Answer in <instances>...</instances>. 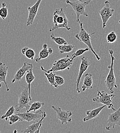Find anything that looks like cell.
<instances>
[{"label":"cell","mask_w":120,"mask_h":133,"mask_svg":"<svg viewBox=\"0 0 120 133\" xmlns=\"http://www.w3.org/2000/svg\"><path fill=\"white\" fill-rule=\"evenodd\" d=\"M53 23L54 24L53 27L49 29L50 32L59 28H66L68 31L72 30V28L69 26L68 19L62 8L56 9L54 11L53 16Z\"/></svg>","instance_id":"1"},{"label":"cell","mask_w":120,"mask_h":133,"mask_svg":"<svg viewBox=\"0 0 120 133\" xmlns=\"http://www.w3.org/2000/svg\"><path fill=\"white\" fill-rule=\"evenodd\" d=\"M109 53L111 57V64L108 66L109 69V73L104 81V83L107 89L111 93H114V89L118 88V85L116 83V78L114 73V61H115V57L114 56V50H109Z\"/></svg>","instance_id":"2"},{"label":"cell","mask_w":120,"mask_h":133,"mask_svg":"<svg viewBox=\"0 0 120 133\" xmlns=\"http://www.w3.org/2000/svg\"><path fill=\"white\" fill-rule=\"evenodd\" d=\"M79 24H80V31L79 33L75 35V38L78 41L81 42H82L88 47H89L90 48V50L91 51V52L93 53L94 55L96 56L97 59L98 61H100L101 57H100V56L98 55V54L94 49L91 43V35L95 34V32H93L92 33H89L87 32V31H86L85 29L83 28V23L80 22Z\"/></svg>","instance_id":"3"},{"label":"cell","mask_w":120,"mask_h":133,"mask_svg":"<svg viewBox=\"0 0 120 133\" xmlns=\"http://www.w3.org/2000/svg\"><path fill=\"white\" fill-rule=\"evenodd\" d=\"M93 0H88L87 1L81 2V1H76V2H72L69 0H66V3L69 5L73 8V10L74 11L76 15V20L77 22L79 23L80 18L79 17L81 16H83L86 17H88V15L86 12V6L89 4Z\"/></svg>","instance_id":"4"},{"label":"cell","mask_w":120,"mask_h":133,"mask_svg":"<svg viewBox=\"0 0 120 133\" xmlns=\"http://www.w3.org/2000/svg\"><path fill=\"white\" fill-rule=\"evenodd\" d=\"M116 95L112 93L109 94L105 91H98L97 96L93 98V101L98 103H102L104 105H106L108 109H112L114 111H115L116 110L112 104V99Z\"/></svg>","instance_id":"5"},{"label":"cell","mask_w":120,"mask_h":133,"mask_svg":"<svg viewBox=\"0 0 120 133\" xmlns=\"http://www.w3.org/2000/svg\"><path fill=\"white\" fill-rule=\"evenodd\" d=\"M74 60L72 59L69 55L66 57L56 59L52 66L51 68L48 70V72H58L61 71H64L65 70H69L70 68L73 64Z\"/></svg>","instance_id":"6"},{"label":"cell","mask_w":120,"mask_h":133,"mask_svg":"<svg viewBox=\"0 0 120 133\" xmlns=\"http://www.w3.org/2000/svg\"><path fill=\"white\" fill-rule=\"evenodd\" d=\"M31 100L30 99L29 96V89L28 85H27L25 87L19 96L17 111H19L25 108L26 111H27L31 105Z\"/></svg>","instance_id":"7"},{"label":"cell","mask_w":120,"mask_h":133,"mask_svg":"<svg viewBox=\"0 0 120 133\" xmlns=\"http://www.w3.org/2000/svg\"><path fill=\"white\" fill-rule=\"evenodd\" d=\"M51 108L55 111L56 118L61 121L62 125L67 124L72 122L73 113L70 111L64 110L59 107H57L54 105H52Z\"/></svg>","instance_id":"8"},{"label":"cell","mask_w":120,"mask_h":133,"mask_svg":"<svg viewBox=\"0 0 120 133\" xmlns=\"http://www.w3.org/2000/svg\"><path fill=\"white\" fill-rule=\"evenodd\" d=\"M115 9L110 6V3L106 0L105 2V6L99 11V13L102 21L103 28L106 26V24L109 18L113 16Z\"/></svg>","instance_id":"9"},{"label":"cell","mask_w":120,"mask_h":133,"mask_svg":"<svg viewBox=\"0 0 120 133\" xmlns=\"http://www.w3.org/2000/svg\"><path fill=\"white\" fill-rule=\"evenodd\" d=\"M116 125L120 127V107L114 113L108 114L107 124L106 126V129L107 131H110L114 129Z\"/></svg>","instance_id":"10"},{"label":"cell","mask_w":120,"mask_h":133,"mask_svg":"<svg viewBox=\"0 0 120 133\" xmlns=\"http://www.w3.org/2000/svg\"><path fill=\"white\" fill-rule=\"evenodd\" d=\"M90 61L88 59V58L86 56H83L81 58V64L79 67V71L78 73V75L77 78V80L76 81V91L78 93H80V91L79 90V84L81 81V79L83 74L87 70L88 68L90 66Z\"/></svg>","instance_id":"11"},{"label":"cell","mask_w":120,"mask_h":133,"mask_svg":"<svg viewBox=\"0 0 120 133\" xmlns=\"http://www.w3.org/2000/svg\"><path fill=\"white\" fill-rule=\"evenodd\" d=\"M43 112L42 110H38L36 112H26L25 113H16L21 118L22 121H26L27 122L34 121L40 119L43 116Z\"/></svg>","instance_id":"12"},{"label":"cell","mask_w":120,"mask_h":133,"mask_svg":"<svg viewBox=\"0 0 120 133\" xmlns=\"http://www.w3.org/2000/svg\"><path fill=\"white\" fill-rule=\"evenodd\" d=\"M41 1L42 0H37L35 4L33 6L28 7L29 14L26 23L27 26H29L33 23L35 18L37 14V12Z\"/></svg>","instance_id":"13"},{"label":"cell","mask_w":120,"mask_h":133,"mask_svg":"<svg viewBox=\"0 0 120 133\" xmlns=\"http://www.w3.org/2000/svg\"><path fill=\"white\" fill-rule=\"evenodd\" d=\"M33 66L32 64L26 62H25L22 66L17 70L11 81V83H15V82L20 81L26 72H27V71H29L30 69L33 68Z\"/></svg>","instance_id":"14"},{"label":"cell","mask_w":120,"mask_h":133,"mask_svg":"<svg viewBox=\"0 0 120 133\" xmlns=\"http://www.w3.org/2000/svg\"><path fill=\"white\" fill-rule=\"evenodd\" d=\"M47 116L46 112L44 111L43 116L39 119L38 121L35 122L32 124L28 126L25 130L23 131L22 132L25 133H39L40 132V129L43 125V121Z\"/></svg>","instance_id":"15"},{"label":"cell","mask_w":120,"mask_h":133,"mask_svg":"<svg viewBox=\"0 0 120 133\" xmlns=\"http://www.w3.org/2000/svg\"><path fill=\"white\" fill-rule=\"evenodd\" d=\"M106 107V105H103L102 106L99 107L97 108L87 111L86 112V116L83 119V121L84 122H86L97 117L99 115L100 113L102 111L103 109H104Z\"/></svg>","instance_id":"16"},{"label":"cell","mask_w":120,"mask_h":133,"mask_svg":"<svg viewBox=\"0 0 120 133\" xmlns=\"http://www.w3.org/2000/svg\"><path fill=\"white\" fill-rule=\"evenodd\" d=\"M8 66H6L4 63L0 62V88H2V83L5 84L7 91H9L10 89L6 82V77L8 73Z\"/></svg>","instance_id":"17"},{"label":"cell","mask_w":120,"mask_h":133,"mask_svg":"<svg viewBox=\"0 0 120 133\" xmlns=\"http://www.w3.org/2000/svg\"><path fill=\"white\" fill-rule=\"evenodd\" d=\"M53 49L52 48H49L48 44L47 43H44L43 45V49L39 52L38 57L35 59V62L38 63L41 60L47 58L50 54L53 53Z\"/></svg>","instance_id":"18"},{"label":"cell","mask_w":120,"mask_h":133,"mask_svg":"<svg viewBox=\"0 0 120 133\" xmlns=\"http://www.w3.org/2000/svg\"><path fill=\"white\" fill-rule=\"evenodd\" d=\"M93 76L90 73H86L85 74L84 78L83 80V84L82 85V91L84 92L86 90L93 88Z\"/></svg>","instance_id":"19"},{"label":"cell","mask_w":120,"mask_h":133,"mask_svg":"<svg viewBox=\"0 0 120 133\" xmlns=\"http://www.w3.org/2000/svg\"><path fill=\"white\" fill-rule=\"evenodd\" d=\"M41 70L44 72L45 75L46 76L47 78V81L48 83H49L51 86L54 87L55 88L57 89L58 88L59 86L55 82V74L54 73V72H48L43 66H40Z\"/></svg>","instance_id":"20"},{"label":"cell","mask_w":120,"mask_h":133,"mask_svg":"<svg viewBox=\"0 0 120 133\" xmlns=\"http://www.w3.org/2000/svg\"><path fill=\"white\" fill-rule=\"evenodd\" d=\"M35 78V77L33 72V68H32L29 71H27V73L26 74V81L28 85L29 96L30 99L31 100H32V97L31 95V83L34 81Z\"/></svg>","instance_id":"21"},{"label":"cell","mask_w":120,"mask_h":133,"mask_svg":"<svg viewBox=\"0 0 120 133\" xmlns=\"http://www.w3.org/2000/svg\"><path fill=\"white\" fill-rule=\"evenodd\" d=\"M22 53L29 59L33 61L34 59L35 52L34 50L31 48L25 47L22 49Z\"/></svg>","instance_id":"22"},{"label":"cell","mask_w":120,"mask_h":133,"mask_svg":"<svg viewBox=\"0 0 120 133\" xmlns=\"http://www.w3.org/2000/svg\"><path fill=\"white\" fill-rule=\"evenodd\" d=\"M59 52L61 54L65 53H69L74 49V46L72 44H63L59 45L58 47Z\"/></svg>","instance_id":"23"},{"label":"cell","mask_w":120,"mask_h":133,"mask_svg":"<svg viewBox=\"0 0 120 133\" xmlns=\"http://www.w3.org/2000/svg\"><path fill=\"white\" fill-rule=\"evenodd\" d=\"M44 105H45L44 102H42L40 101H35L33 103L31 104V105L29 110L26 112H31V111L36 112L39 110Z\"/></svg>","instance_id":"24"},{"label":"cell","mask_w":120,"mask_h":133,"mask_svg":"<svg viewBox=\"0 0 120 133\" xmlns=\"http://www.w3.org/2000/svg\"><path fill=\"white\" fill-rule=\"evenodd\" d=\"M8 14V9L6 7V3L3 2L2 4V7L0 8V17L3 20H5Z\"/></svg>","instance_id":"25"},{"label":"cell","mask_w":120,"mask_h":133,"mask_svg":"<svg viewBox=\"0 0 120 133\" xmlns=\"http://www.w3.org/2000/svg\"><path fill=\"white\" fill-rule=\"evenodd\" d=\"M50 37L52 38V39L57 45H62L63 44H67V42L66 40L61 37L59 36H56L54 34H52L50 35Z\"/></svg>","instance_id":"26"},{"label":"cell","mask_w":120,"mask_h":133,"mask_svg":"<svg viewBox=\"0 0 120 133\" xmlns=\"http://www.w3.org/2000/svg\"><path fill=\"white\" fill-rule=\"evenodd\" d=\"M89 50H90V48L88 47L85 48H81V49H78L72 55V56H70V58L72 59L74 61V59L76 58H77V57L80 56L81 55H83L84 53H86L87 51H88Z\"/></svg>","instance_id":"27"},{"label":"cell","mask_w":120,"mask_h":133,"mask_svg":"<svg viewBox=\"0 0 120 133\" xmlns=\"http://www.w3.org/2000/svg\"><path fill=\"white\" fill-rule=\"evenodd\" d=\"M16 111V109L14 106H11L10 107L8 110L7 111V112L5 113V114L2 115L1 117V118L2 119H5V121H8V119L9 117L11 116L12 115L14 114L15 113Z\"/></svg>","instance_id":"28"},{"label":"cell","mask_w":120,"mask_h":133,"mask_svg":"<svg viewBox=\"0 0 120 133\" xmlns=\"http://www.w3.org/2000/svg\"><path fill=\"white\" fill-rule=\"evenodd\" d=\"M117 39V35L114 31H112L109 33L106 36V40L107 43L112 44L114 43Z\"/></svg>","instance_id":"29"},{"label":"cell","mask_w":120,"mask_h":133,"mask_svg":"<svg viewBox=\"0 0 120 133\" xmlns=\"http://www.w3.org/2000/svg\"><path fill=\"white\" fill-rule=\"evenodd\" d=\"M18 121H23L21 118L17 114H13L9 117V124L10 125H13Z\"/></svg>","instance_id":"30"},{"label":"cell","mask_w":120,"mask_h":133,"mask_svg":"<svg viewBox=\"0 0 120 133\" xmlns=\"http://www.w3.org/2000/svg\"><path fill=\"white\" fill-rule=\"evenodd\" d=\"M55 79L56 83H57V84L59 87L60 86V85H63L65 83V79H64V78L62 76H61L60 75H56L55 74Z\"/></svg>","instance_id":"31"},{"label":"cell","mask_w":120,"mask_h":133,"mask_svg":"<svg viewBox=\"0 0 120 133\" xmlns=\"http://www.w3.org/2000/svg\"><path fill=\"white\" fill-rule=\"evenodd\" d=\"M14 132H17V131H16V130H15V131H14Z\"/></svg>","instance_id":"32"},{"label":"cell","mask_w":120,"mask_h":133,"mask_svg":"<svg viewBox=\"0 0 120 133\" xmlns=\"http://www.w3.org/2000/svg\"><path fill=\"white\" fill-rule=\"evenodd\" d=\"M77 1H82V0H77Z\"/></svg>","instance_id":"33"},{"label":"cell","mask_w":120,"mask_h":133,"mask_svg":"<svg viewBox=\"0 0 120 133\" xmlns=\"http://www.w3.org/2000/svg\"><path fill=\"white\" fill-rule=\"evenodd\" d=\"M119 23H120V21H119Z\"/></svg>","instance_id":"34"}]
</instances>
